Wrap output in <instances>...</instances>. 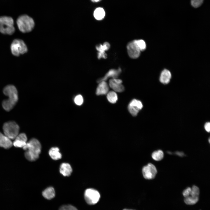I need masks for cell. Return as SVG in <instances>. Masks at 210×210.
I'll return each mask as SVG.
<instances>
[{
    "instance_id": "cell-1",
    "label": "cell",
    "mask_w": 210,
    "mask_h": 210,
    "mask_svg": "<svg viewBox=\"0 0 210 210\" xmlns=\"http://www.w3.org/2000/svg\"><path fill=\"white\" fill-rule=\"evenodd\" d=\"M22 148L25 150L24 155L26 158L29 161H33L38 158L41 146L38 140L33 138L27 142Z\"/></svg>"
},
{
    "instance_id": "cell-2",
    "label": "cell",
    "mask_w": 210,
    "mask_h": 210,
    "mask_svg": "<svg viewBox=\"0 0 210 210\" xmlns=\"http://www.w3.org/2000/svg\"><path fill=\"white\" fill-rule=\"evenodd\" d=\"M3 92L8 98L3 101L2 106L5 110L9 111L14 107L18 100V91L14 85H8L4 88Z\"/></svg>"
},
{
    "instance_id": "cell-3",
    "label": "cell",
    "mask_w": 210,
    "mask_h": 210,
    "mask_svg": "<svg viewBox=\"0 0 210 210\" xmlns=\"http://www.w3.org/2000/svg\"><path fill=\"white\" fill-rule=\"evenodd\" d=\"M17 24L20 30L23 33L31 32L34 28L35 25L33 19L26 15H21L18 18Z\"/></svg>"
},
{
    "instance_id": "cell-4",
    "label": "cell",
    "mask_w": 210,
    "mask_h": 210,
    "mask_svg": "<svg viewBox=\"0 0 210 210\" xmlns=\"http://www.w3.org/2000/svg\"><path fill=\"white\" fill-rule=\"evenodd\" d=\"M14 21L11 17H0V32L4 34L12 35L14 32Z\"/></svg>"
},
{
    "instance_id": "cell-5",
    "label": "cell",
    "mask_w": 210,
    "mask_h": 210,
    "mask_svg": "<svg viewBox=\"0 0 210 210\" xmlns=\"http://www.w3.org/2000/svg\"><path fill=\"white\" fill-rule=\"evenodd\" d=\"M4 134L10 139H14L19 134V127L14 121L5 123L3 126Z\"/></svg>"
},
{
    "instance_id": "cell-6",
    "label": "cell",
    "mask_w": 210,
    "mask_h": 210,
    "mask_svg": "<svg viewBox=\"0 0 210 210\" xmlns=\"http://www.w3.org/2000/svg\"><path fill=\"white\" fill-rule=\"evenodd\" d=\"M11 50L12 54L15 56H19L27 51V46L22 40L16 39L14 40L11 46Z\"/></svg>"
},
{
    "instance_id": "cell-7",
    "label": "cell",
    "mask_w": 210,
    "mask_h": 210,
    "mask_svg": "<svg viewBox=\"0 0 210 210\" xmlns=\"http://www.w3.org/2000/svg\"><path fill=\"white\" fill-rule=\"evenodd\" d=\"M100 197L99 192L94 189H87L84 192L85 199L86 202L90 205H93L97 203Z\"/></svg>"
},
{
    "instance_id": "cell-8",
    "label": "cell",
    "mask_w": 210,
    "mask_h": 210,
    "mask_svg": "<svg viewBox=\"0 0 210 210\" xmlns=\"http://www.w3.org/2000/svg\"><path fill=\"white\" fill-rule=\"evenodd\" d=\"M191 192L187 197L184 198V202L187 204L192 205L196 203L199 199L200 190L198 187L193 186Z\"/></svg>"
},
{
    "instance_id": "cell-9",
    "label": "cell",
    "mask_w": 210,
    "mask_h": 210,
    "mask_svg": "<svg viewBox=\"0 0 210 210\" xmlns=\"http://www.w3.org/2000/svg\"><path fill=\"white\" fill-rule=\"evenodd\" d=\"M142 172L145 178L151 179L155 177L157 171L154 165L151 163H149L143 167Z\"/></svg>"
},
{
    "instance_id": "cell-10",
    "label": "cell",
    "mask_w": 210,
    "mask_h": 210,
    "mask_svg": "<svg viewBox=\"0 0 210 210\" xmlns=\"http://www.w3.org/2000/svg\"><path fill=\"white\" fill-rule=\"evenodd\" d=\"M143 107L142 103L140 101L136 99H133L129 103L128 109L130 113L133 116H135L137 115Z\"/></svg>"
},
{
    "instance_id": "cell-11",
    "label": "cell",
    "mask_w": 210,
    "mask_h": 210,
    "mask_svg": "<svg viewBox=\"0 0 210 210\" xmlns=\"http://www.w3.org/2000/svg\"><path fill=\"white\" fill-rule=\"evenodd\" d=\"M127 49L128 55L131 58L136 59L139 56L141 51L134 40L128 43L127 46Z\"/></svg>"
},
{
    "instance_id": "cell-12",
    "label": "cell",
    "mask_w": 210,
    "mask_h": 210,
    "mask_svg": "<svg viewBox=\"0 0 210 210\" xmlns=\"http://www.w3.org/2000/svg\"><path fill=\"white\" fill-rule=\"evenodd\" d=\"M122 81L118 78L110 79L109 82L110 87L115 92H121L125 90L124 86L122 84Z\"/></svg>"
},
{
    "instance_id": "cell-13",
    "label": "cell",
    "mask_w": 210,
    "mask_h": 210,
    "mask_svg": "<svg viewBox=\"0 0 210 210\" xmlns=\"http://www.w3.org/2000/svg\"><path fill=\"white\" fill-rule=\"evenodd\" d=\"M13 145L16 147L23 148L26 145L27 141L26 135L24 133L19 134L14 139Z\"/></svg>"
},
{
    "instance_id": "cell-14",
    "label": "cell",
    "mask_w": 210,
    "mask_h": 210,
    "mask_svg": "<svg viewBox=\"0 0 210 210\" xmlns=\"http://www.w3.org/2000/svg\"><path fill=\"white\" fill-rule=\"evenodd\" d=\"M121 71V69L119 68L118 69H111L110 70L105 76L103 78L98 80L97 82L99 83L102 81H105L110 77L113 78H117Z\"/></svg>"
},
{
    "instance_id": "cell-15",
    "label": "cell",
    "mask_w": 210,
    "mask_h": 210,
    "mask_svg": "<svg viewBox=\"0 0 210 210\" xmlns=\"http://www.w3.org/2000/svg\"><path fill=\"white\" fill-rule=\"evenodd\" d=\"M109 91L108 86L105 81H102L99 83L96 90V93L97 95L107 94Z\"/></svg>"
},
{
    "instance_id": "cell-16",
    "label": "cell",
    "mask_w": 210,
    "mask_h": 210,
    "mask_svg": "<svg viewBox=\"0 0 210 210\" xmlns=\"http://www.w3.org/2000/svg\"><path fill=\"white\" fill-rule=\"evenodd\" d=\"M13 145V142L11 139L0 132V147L5 149H8Z\"/></svg>"
},
{
    "instance_id": "cell-17",
    "label": "cell",
    "mask_w": 210,
    "mask_h": 210,
    "mask_svg": "<svg viewBox=\"0 0 210 210\" xmlns=\"http://www.w3.org/2000/svg\"><path fill=\"white\" fill-rule=\"evenodd\" d=\"M171 76L170 72L167 69H164L160 74V81L163 84H167L169 82Z\"/></svg>"
},
{
    "instance_id": "cell-18",
    "label": "cell",
    "mask_w": 210,
    "mask_h": 210,
    "mask_svg": "<svg viewBox=\"0 0 210 210\" xmlns=\"http://www.w3.org/2000/svg\"><path fill=\"white\" fill-rule=\"evenodd\" d=\"M72 171V168L70 164L68 163H62L60 165V173L65 176H70Z\"/></svg>"
},
{
    "instance_id": "cell-19",
    "label": "cell",
    "mask_w": 210,
    "mask_h": 210,
    "mask_svg": "<svg viewBox=\"0 0 210 210\" xmlns=\"http://www.w3.org/2000/svg\"><path fill=\"white\" fill-rule=\"evenodd\" d=\"M49 154L50 157L55 160L60 159L62 157L59 148L57 147L51 148L49 150Z\"/></svg>"
},
{
    "instance_id": "cell-20",
    "label": "cell",
    "mask_w": 210,
    "mask_h": 210,
    "mask_svg": "<svg viewBox=\"0 0 210 210\" xmlns=\"http://www.w3.org/2000/svg\"><path fill=\"white\" fill-rule=\"evenodd\" d=\"M42 194L44 198L48 200H50L54 197L55 192L54 188L50 187L45 189L43 192Z\"/></svg>"
},
{
    "instance_id": "cell-21",
    "label": "cell",
    "mask_w": 210,
    "mask_h": 210,
    "mask_svg": "<svg viewBox=\"0 0 210 210\" xmlns=\"http://www.w3.org/2000/svg\"><path fill=\"white\" fill-rule=\"evenodd\" d=\"M110 48V44L108 42H105L103 45L100 44L96 46V49L99 52L98 54L101 55H106L105 51L108 50Z\"/></svg>"
},
{
    "instance_id": "cell-22",
    "label": "cell",
    "mask_w": 210,
    "mask_h": 210,
    "mask_svg": "<svg viewBox=\"0 0 210 210\" xmlns=\"http://www.w3.org/2000/svg\"><path fill=\"white\" fill-rule=\"evenodd\" d=\"M105 15L104 10L102 8L100 7L96 8L93 13L94 18L97 20H102L104 17Z\"/></svg>"
},
{
    "instance_id": "cell-23",
    "label": "cell",
    "mask_w": 210,
    "mask_h": 210,
    "mask_svg": "<svg viewBox=\"0 0 210 210\" xmlns=\"http://www.w3.org/2000/svg\"><path fill=\"white\" fill-rule=\"evenodd\" d=\"M106 97L109 102L112 104L116 103L118 99L117 94L113 91L108 92L107 94Z\"/></svg>"
},
{
    "instance_id": "cell-24",
    "label": "cell",
    "mask_w": 210,
    "mask_h": 210,
    "mask_svg": "<svg viewBox=\"0 0 210 210\" xmlns=\"http://www.w3.org/2000/svg\"><path fill=\"white\" fill-rule=\"evenodd\" d=\"M152 157L153 159L155 161H160L163 158L164 153L160 150L154 151L152 154Z\"/></svg>"
},
{
    "instance_id": "cell-25",
    "label": "cell",
    "mask_w": 210,
    "mask_h": 210,
    "mask_svg": "<svg viewBox=\"0 0 210 210\" xmlns=\"http://www.w3.org/2000/svg\"><path fill=\"white\" fill-rule=\"evenodd\" d=\"M138 48L141 51L144 50L146 48V44L145 41L142 39L134 40Z\"/></svg>"
},
{
    "instance_id": "cell-26",
    "label": "cell",
    "mask_w": 210,
    "mask_h": 210,
    "mask_svg": "<svg viewBox=\"0 0 210 210\" xmlns=\"http://www.w3.org/2000/svg\"><path fill=\"white\" fill-rule=\"evenodd\" d=\"M204 1V0H190V4L192 7L196 8L200 7Z\"/></svg>"
},
{
    "instance_id": "cell-27",
    "label": "cell",
    "mask_w": 210,
    "mask_h": 210,
    "mask_svg": "<svg viewBox=\"0 0 210 210\" xmlns=\"http://www.w3.org/2000/svg\"><path fill=\"white\" fill-rule=\"evenodd\" d=\"M75 103L78 105H81L83 103V99L82 96L80 94L76 96L74 99Z\"/></svg>"
},
{
    "instance_id": "cell-28",
    "label": "cell",
    "mask_w": 210,
    "mask_h": 210,
    "mask_svg": "<svg viewBox=\"0 0 210 210\" xmlns=\"http://www.w3.org/2000/svg\"><path fill=\"white\" fill-rule=\"evenodd\" d=\"M59 210H78L74 206L70 205H62L60 207Z\"/></svg>"
},
{
    "instance_id": "cell-29",
    "label": "cell",
    "mask_w": 210,
    "mask_h": 210,
    "mask_svg": "<svg viewBox=\"0 0 210 210\" xmlns=\"http://www.w3.org/2000/svg\"><path fill=\"white\" fill-rule=\"evenodd\" d=\"M191 190V188L188 187L184 190L183 192V195L184 198L187 197L189 195Z\"/></svg>"
},
{
    "instance_id": "cell-30",
    "label": "cell",
    "mask_w": 210,
    "mask_h": 210,
    "mask_svg": "<svg viewBox=\"0 0 210 210\" xmlns=\"http://www.w3.org/2000/svg\"><path fill=\"white\" fill-rule=\"evenodd\" d=\"M204 127L206 131L209 132L210 131V123L209 122L206 123L204 125Z\"/></svg>"
},
{
    "instance_id": "cell-31",
    "label": "cell",
    "mask_w": 210,
    "mask_h": 210,
    "mask_svg": "<svg viewBox=\"0 0 210 210\" xmlns=\"http://www.w3.org/2000/svg\"><path fill=\"white\" fill-rule=\"evenodd\" d=\"M101 0H91V1L93 2H97L100 1Z\"/></svg>"
},
{
    "instance_id": "cell-32",
    "label": "cell",
    "mask_w": 210,
    "mask_h": 210,
    "mask_svg": "<svg viewBox=\"0 0 210 210\" xmlns=\"http://www.w3.org/2000/svg\"><path fill=\"white\" fill-rule=\"evenodd\" d=\"M123 210H133L129 209H124Z\"/></svg>"
},
{
    "instance_id": "cell-33",
    "label": "cell",
    "mask_w": 210,
    "mask_h": 210,
    "mask_svg": "<svg viewBox=\"0 0 210 210\" xmlns=\"http://www.w3.org/2000/svg\"><path fill=\"white\" fill-rule=\"evenodd\" d=\"M209 143H210V139H209Z\"/></svg>"
}]
</instances>
